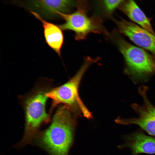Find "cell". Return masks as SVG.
<instances>
[{
  "instance_id": "6da1fadb",
  "label": "cell",
  "mask_w": 155,
  "mask_h": 155,
  "mask_svg": "<svg viewBox=\"0 0 155 155\" xmlns=\"http://www.w3.org/2000/svg\"><path fill=\"white\" fill-rule=\"evenodd\" d=\"M74 113L65 105L60 106L49 126L39 135L38 144L50 155H68L76 125Z\"/></svg>"
},
{
  "instance_id": "7a4b0ae2",
  "label": "cell",
  "mask_w": 155,
  "mask_h": 155,
  "mask_svg": "<svg viewBox=\"0 0 155 155\" xmlns=\"http://www.w3.org/2000/svg\"><path fill=\"white\" fill-rule=\"evenodd\" d=\"M98 58L86 57L80 68L76 74L66 83L47 92L46 95L53 100V108L62 104L71 109L74 113L81 112L88 119L92 117V114L86 107L79 96V87L81 79L89 67L96 63Z\"/></svg>"
},
{
  "instance_id": "3957f363",
  "label": "cell",
  "mask_w": 155,
  "mask_h": 155,
  "mask_svg": "<svg viewBox=\"0 0 155 155\" xmlns=\"http://www.w3.org/2000/svg\"><path fill=\"white\" fill-rule=\"evenodd\" d=\"M113 38L124 59L125 73L133 78L142 79L155 73V56L126 41L116 32Z\"/></svg>"
},
{
  "instance_id": "277c9868",
  "label": "cell",
  "mask_w": 155,
  "mask_h": 155,
  "mask_svg": "<svg viewBox=\"0 0 155 155\" xmlns=\"http://www.w3.org/2000/svg\"><path fill=\"white\" fill-rule=\"evenodd\" d=\"M46 92L43 90L37 91L26 99L24 133L17 146L23 147L30 144L36 136L40 126L49 121V116L45 108L48 98Z\"/></svg>"
},
{
  "instance_id": "5b68a950",
  "label": "cell",
  "mask_w": 155,
  "mask_h": 155,
  "mask_svg": "<svg viewBox=\"0 0 155 155\" xmlns=\"http://www.w3.org/2000/svg\"><path fill=\"white\" fill-rule=\"evenodd\" d=\"M57 15L65 21L64 23L58 25L59 27L62 30L73 31L76 40L84 39L91 33L109 35L101 19L96 16L88 17L84 8L78 7L73 13L59 12Z\"/></svg>"
},
{
  "instance_id": "8992f818",
  "label": "cell",
  "mask_w": 155,
  "mask_h": 155,
  "mask_svg": "<svg viewBox=\"0 0 155 155\" xmlns=\"http://www.w3.org/2000/svg\"><path fill=\"white\" fill-rule=\"evenodd\" d=\"M148 90V87L144 86L138 89L139 93L143 99V105H140L134 103L131 105V107L138 115L137 117L123 119L119 117L115 121L118 123L124 125H138L149 134L155 136V107L147 98Z\"/></svg>"
},
{
  "instance_id": "52a82bcc",
  "label": "cell",
  "mask_w": 155,
  "mask_h": 155,
  "mask_svg": "<svg viewBox=\"0 0 155 155\" xmlns=\"http://www.w3.org/2000/svg\"><path fill=\"white\" fill-rule=\"evenodd\" d=\"M115 21L120 33L155 56V35L134 23L123 19Z\"/></svg>"
},
{
  "instance_id": "ba28073f",
  "label": "cell",
  "mask_w": 155,
  "mask_h": 155,
  "mask_svg": "<svg viewBox=\"0 0 155 155\" xmlns=\"http://www.w3.org/2000/svg\"><path fill=\"white\" fill-rule=\"evenodd\" d=\"M32 7L45 16L53 17L58 12L66 13L74 5V0H29Z\"/></svg>"
},
{
  "instance_id": "9c48e42d",
  "label": "cell",
  "mask_w": 155,
  "mask_h": 155,
  "mask_svg": "<svg viewBox=\"0 0 155 155\" xmlns=\"http://www.w3.org/2000/svg\"><path fill=\"white\" fill-rule=\"evenodd\" d=\"M31 12L42 23L46 42L59 56H61V50L64 40L62 30L59 25L44 20L37 13L33 11Z\"/></svg>"
},
{
  "instance_id": "30bf717a",
  "label": "cell",
  "mask_w": 155,
  "mask_h": 155,
  "mask_svg": "<svg viewBox=\"0 0 155 155\" xmlns=\"http://www.w3.org/2000/svg\"><path fill=\"white\" fill-rule=\"evenodd\" d=\"M120 9L131 20L155 35L151 25V18H148L133 0H128Z\"/></svg>"
},
{
  "instance_id": "8fae6325",
  "label": "cell",
  "mask_w": 155,
  "mask_h": 155,
  "mask_svg": "<svg viewBox=\"0 0 155 155\" xmlns=\"http://www.w3.org/2000/svg\"><path fill=\"white\" fill-rule=\"evenodd\" d=\"M127 144L133 155L141 153L155 154V138L147 136L142 132L131 136Z\"/></svg>"
},
{
  "instance_id": "7c38bea8",
  "label": "cell",
  "mask_w": 155,
  "mask_h": 155,
  "mask_svg": "<svg viewBox=\"0 0 155 155\" xmlns=\"http://www.w3.org/2000/svg\"><path fill=\"white\" fill-rule=\"evenodd\" d=\"M124 0H101L105 14L110 16L115 10Z\"/></svg>"
},
{
  "instance_id": "4fadbf2b",
  "label": "cell",
  "mask_w": 155,
  "mask_h": 155,
  "mask_svg": "<svg viewBox=\"0 0 155 155\" xmlns=\"http://www.w3.org/2000/svg\"><path fill=\"white\" fill-rule=\"evenodd\" d=\"M79 1H80H80H82V2L83 1V2L84 3V1L85 0H79Z\"/></svg>"
}]
</instances>
